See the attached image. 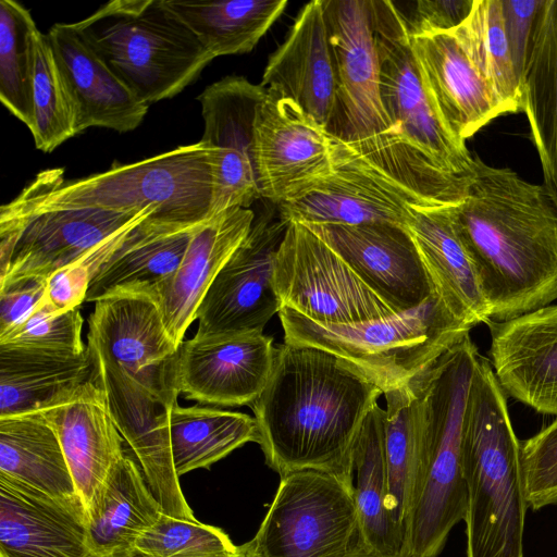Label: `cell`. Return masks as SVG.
Wrapping results in <instances>:
<instances>
[{
	"label": "cell",
	"instance_id": "6da1fadb",
	"mask_svg": "<svg viewBox=\"0 0 557 557\" xmlns=\"http://www.w3.org/2000/svg\"><path fill=\"white\" fill-rule=\"evenodd\" d=\"M382 394L348 361L284 342L268 384L250 405L267 465L280 476L313 469L354 480L355 445Z\"/></svg>",
	"mask_w": 557,
	"mask_h": 557
},
{
	"label": "cell",
	"instance_id": "7a4b0ae2",
	"mask_svg": "<svg viewBox=\"0 0 557 557\" xmlns=\"http://www.w3.org/2000/svg\"><path fill=\"white\" fill-rule=\"evenodd\" d=\"M475 175L454 207L491 320L507 321L557 299V208L544 185L474 157Z\"/></svg>",
	"mask_w": 557,
	"mask_h": 557
},
{
	"label": "cell",
	"instance_id": "3957f363",
	"mask_svg": "<svg viewBox=\"0 0 557 557\" xmlns=\"http://www.w3.org/2000/svg\"><path fill=\"white\" fill-rule=\"evenodd\" d=\"M331 175L276 205L288 222L306 225L391 223L406 227L416 211L457 207L475 175L433 165L407 145L362 148L333 137Z\"/></svg>",
	"mask_w": 557,
	"mask_h": 557
},
{
	"label": "cell",
	"instance_id": "277c9868",
	"mask_svg": "<svg viewBox=\"0 0 557 557\" xmlns=\"http://www.w3.org/2000/svg\"><path fill=\"white\" fill-rule=\"evenodd\" d=\"M222 151L198 141L108 171L66 180L63 169L40 172L10 203L26 210L101 208L154 209L150 218L177 225H200L228 210L221 177Z\"/></svg>",
	"mask_w": 557,
	"mask_h": 557
},
{
	"label": "cell",
	"instance_id": "5b68a950",
	"mask_svg": "<svg viewBox=\"0 0 557 557\" xmlns=\"http://www.w3.org/2000/svg\"><path fill=\"white\" fill-rule=\"evenodd\" d=\"M480 356L469 333L412 379L421 407V457L401 557H437L465 520L463 424Z\"/></svg>",
	"mask_w": 557,
	"mask_h": 557
},
{
	"label": "cell",
	"instance_id": "8992f818",
	"mask_svg": "<svg viewBox=\"0 0 557 557\" xmlns=\"http://www.w3.org/2000/svg\"><path fill=\"white\" fill-rule=\"evenodd\" d=\"M467 557H523L529 508L521 442L506 393L482 355L472 379L463 424Z\"/></svg>",
	"mask_w": 557,
	"mask_h": 557
},
{
	"label": "cell",
	"instance_id": "52a82bcc",
	"mask_svg": "<svg viewBox=\"0 0 557 557\" xmlns=\"http://www.w3.org/2000/svg\"><path fill=\"white\" fill-rule=\"evenodd\" d=\"M278 315L285 343L332 352L383 394L408 384L471 330L436 293L414 309L352 324H322L287 307Z\"/></svg>",
	"mask_w": 557,
	"mask_h": 557
},
{
	"label": "cell",
	"instance_id": "ba28073f",
	"mask_svg": "<svg viewBox=\"0 0 557 557\" xmlns=\"http://www.w3.org/2000/svg\"><path fill=\"white\" fill-rule=\"evenodd\" d=\"M75 25L148 106L180 94L214 59L163 0L110 1Z\"/></svg>",
	"mask_w": 557,
	"mask_h": 557
},
{
	"label": "cell",
	"instance_id": "9c48e42d",
	"mask_svg": "<svg viewBox=\"0 0 557 557\" xmlns=\"http://www.w3.org/2000/svg\"><path fill=\"white\" fill-rule=\"evenodd\" d=\"M250 543L257 557H349L361 546L354 480L313 469L281 476Z\"/></svg>",
	"mask_w": 557,
	"mask_h": 557
},
{
	"label": "cell",
	"instance_id": "30bf717a",
	"mask_svg": "<svg viewBox=\"0 0 557 557\" xmlns=\"http://www.w3.org/2000/svg\"><path fill=\"white\" fill-rule=\"evenodd\" d=\"M156 215L154 209L101 208L0 211V288L25 280H46L115 235Z\"/></svg>",
	"mask_w": 557,
	"mask_h": 557
},
{
	"label": "cell",
	"instance_id": "8fae6325",
	"mask_svg": "<svg viewBox=\"0 0 557 557\" xmlns=\"http://www.w3.org/2000/svg\"><path fill=\"white\" fill-rule=\"evenodd\" d=\"M371 1L379 47L381 96L398 138L443 171L474 175V157L466 141L447 127L426 90L393 1Z\"/></svg>",
	"mask_w": 557,
	"mask_h": 557
},
{
	"label": "cell",
	"instance_id": "7c38bea8",
	"mask_svg": "<svg viewBox=\"0 0 557 557\" xmlns=\"http://www.w3.org/2000/svg\"><path fill=\"white\" fill-rule=\"evenodd\" d=\"M274 284L282 307L322 324H352L398 313L299 222H288L276 255Z\"/></svg>",
	"mask_w": 557,
	"mask_h": 557
},
{
	"label": "cell",
	"instance_id": "4fadbf2b",
	"mask_svg": "<svg viewBox=\"0 0 557 557\" xmlns=\"http://www.w3.org/2000/svg\"><path fill=\"white\" fill-rule=\"evenodd\" d=\"M323 8L337 78L329 133L344 143H403L382 101L372 1L323 0Z\"/></svg>",
	"mask_w": 557,
	"mask_h": 557
},
{
	"label": "cell",
	"instance_id": "5bb4252c",
	"mask_svg": "<svg viewBox=\"0 0 557 557\" xmlns=\"http://www.w3.org/2000/svg\"><path fill=\"white\" fill-rule=\"evenodd\" d=\"M287 225L277 206L255 218L248 235L208 288L196 314L195 336L263 332L282 307L274 268Z\"/></svg>",
	"mask_w": 557,
	"mask_h": 557
},
{
	"label": "cell",
	"instance_id": "9a60e30c",
	"mask_svg": "<svg viewBox=\"0 0 557 557\" xmlns=\"http://www.w3.org/2000/svg\"><path fill=\"white\" fill-rule=\"evenodd\" d=\"M96 374L107 395L111 416L135 454L163 512L196 520L175 471L170 435V404L131 377L87 335Z\"/></svg>",
	"mask_w": 557,
	"mask_h": 557
},
{
	"label": "cell",
	"instance_id": "2e32d148",
	"mask_svg": "<svg viewBox=\"0 0 557 557\" xmlns=\"http://www.w3.org/2000/svg\"><path fill=\"white\" fill-rule=\"evenodd\" d=\"M251 161L260 197L281 205L332 174L333 136L297 104L267 91Z\"/></svg>",
	"mask_w": 557,
	"mask_h": 557
},
{
	"label": "cell",
	"instance_id": "e0dca14e",
	"mask_svg": "<svg viewBox=\"0 0 557 557\" xmlns=\"http://www.w3.org/2000/svg\"><path fill=\"white\" fill-rule=\"evenodd\" d=\"M88 323V334L131 377L164 401L177 403L178 347L151 295L120 293L100 298Z\"/></svg>",
	"mask_w": 557,
	"mask_h": 557
},
{
	"label": "cell",
	"instance_id": "ac0fdd59",
	"mask_svg": "<svg viewBox=\"0 0 557 557\" xmlns=\"http://www.w3.org/2000/svg\"><path fill=\"white\" fill-rule=\"evenodd\" d=\"M275 354L273 338L263 332L194 336L178 348L177 392L202 404L251 405L268 384Z\"/></svg>",
	"mask_w": 557,
	"mask_h": 557
},
{
	"label": "cell",
	"instance_id": "d6986e66",
	"mask_svg": "<svg viewBox=\"0 0 557 557\" xmlns=\"http://www.w3.org/2000/svg\"><path fill=\"white\" fill-rule=\"evenodd\" d=\"M307 226L396 312L414 309L436 293L406 227L391 223Z\"/></svg>",
	"mask_w": 557,
	"mask_h": 557
},
{
	"label": "cell",
	"instance_id": "ffe728a7",
	"mask_svg": "<svg viewBox=\"0 0 557 557\" xmlns=\"http://www.w3.org/2000/svg\"><path fill=\"white\" fill-rule=\"evenodd\" d=\"M39 412L60 440L87 517L107 476L127 453L95 366L87 382Z\"/></svg>",
	"mask_w": 557,
	"mask_h": 557
},
{
	"label": "cell",
	"instance_id": "44dd1931",
	"mask_svg": "<svg viewBox=\"0 0 557 557\" xmlns=\"http://www.w3.org/2000/svg\"><path fill=\"white\" fill-rule=\"evenodd\" d=\"M260 85L297 104L329 132L337 78L323 0L301 8L287 37L269 58Z\"/></svg>",
	"mask_w": 557,
	"mask_h": 557
},
{
	"label": "cell",
	"instance_id": "7402d4cb",
	"mask_svg": "<svg viewBox=\"0 0 557 557\" xmlns=\"http://www.w3.org/2000/svg\"><path fill=\"white\" fill-rule=\"evenodd\" d=\"M490 362L506 394L557 416V305L507 321H487Z\"/></svg>",
	"mask_w": 557,
	"mask_h": 557
},
{
	"label": "cell",
	"instance_id": "603a6c76",
	"mask_svg": "<svg viewBox=\"0 0 557 557\" xmlns=\"http://www.w3.org/2000/svg\"><path fill=\"white\" fill-rule=\"evenodd\" d=\"M47 37L74 104L77 134L94 126L119 133L139 126L149 106L114 74L75 23L54 24Z\"/></svg>",
	"mask_w": 557,
	"mask_h": 557
},
{
	"label": "cell",
	"instance_id": "cb8c5ba5",
	"mask_svg": "<svg viewBox=\"0 0 557 557\" xmlns=\"http://www.w3.org/2000/svg\"><path fill=\"white\" fill-rule=\"evenodd\" d=\"M256 215L249 208L225 210L193 235L176 271L154 292L166 330L180 348L218 272L248 235Z\"/></svg>",
	"mask_w": 557,
	"mask_h": 557
},
{
	"label": "cell",
	"instance_id": "d4e9b609",
	"mask_svg": "<svg viewBox=\"0 0 557 557\" xmlns=\"http://www.w3.org/2000/svg\"><path fill=\"white\" fill-rule=\"evenodd\" d=\"M422 81L442 119L459 139L504 115L491 89L450 33L409 37Z\"/></svg>",
	"mask_w": 557,
	"mask_h": 557
},
{
	"label": "cell",
	"instance_id": "484cf974",
	"mask_svg": "<svg viewBox=\"0 0 557 557\" xmlns=\"http://www.w3.org/2000/svg\"><path fill=\"white\" fill-rule=\"evenodd\" d=\"M0 557H100L86 517L0 475Z\"/></svg>",
	"mask_w": 557,
	"mask_h": 557
},
{
	"label": "cell",
	"instance_id": "4316f807",
	"mask_svg": "<svg viewBox=\"0 0 557 557\" xmlns=\"http://www.w3.org/2000/svg\"><path fill=\"white\" fill-rule=\"evenodd\" d=\"M453 209L418 210L406 228L436 294L456 319L472 329L487 323L491 312L474 263L458 233Z\"/></svg>",
	"mask_w": 557,
	"mask_h": 557
},
{
	"label": "cell",
	"instance_id": "83f0119b",
	"mask_svg": "<svg viewBox=\"0 0 557 557\" xmlns=\"http://www.w3.org/2000/svg\"><path fill=\"white\" fill-rule=\"evenodd\" d=\"M0 475L86 517L60 440L39 411L0 418Z\"/></svg>",
	"mask_w": 557,
	"mask_h": 557
},
{
	"label": "cell",
	"instance_id": "f1b7e54d",
	"mask_svg": "<svg viewBox=\"0 0 557 557\" xmlns=\"http://www.w3.org/2000/svg\"><path fill=\"white\" fill-rule=\"evenodd\" d=\"M151 216L139 223L91 280L85 301L120 293L153 295L178 268L195 232Z\"/></svg>",
	"mask_w": 557,
	"mask_h": 557
},
{
	"label": "cell",
	"instance_id": "f546056e",
	"mask_svg": "<svg viewBox=\"0 0 557 557\" xmlns=\"http://www.w3.org/2000/svg\"><path fill=\"white\" fill-rule=\"evenodd\" d=\"M162 512L141 468L126 453L87 513L89 545L100 557H134L136 541Z\"/></svg>",
	"mask_w": 557,
	"mask_h": 557
},
{
	"label": "cell",
	"instance_id": "4dcf8cb0",
	"mask_svg": "<svg viewBox=\"0 0 557 557\" xmlns=\"http://www.w3.org/2000/svg\"><path fill=\"white\" fill-rule=\"evenodd\" d=\"M92 373L88 346L78 355L0 346V418L39 411Z\"/></svg>",
	"mask_w": 557,
	"mask_h": 557
},
{
	"label": "cell",
	"instance_id": "1f68e13d",
	"mask_svg": "<svg viewBox=\"0 0 557 557\" xmlns=\"http://www.w3.org/2000/svg\"><path fill=\"white\" fill-rule=\"evenodd\" d=\"M521 94L543 185L557 208V0H544L537 14Z\"/></svg>",
	"mask_w": 557,
	"mask_h": 557
},
{
	"label": "cell",
	"instance_id": "d6a6232c",
	"mask_svg": "<svg viewBox=\"0 0 557 557\" xmlns=\"http://www.w3.org/2000/svg\"><path fill=\"white\" fill-rule=\"evenodd\" d=\"M385 409L374 405L357 438L352 455L354 497L360 545L385 557H401L403 537L389 510L384 456Z\"/></svg>",
	"mask_w": 557,
	"mask_h": 557
},
{
	"label": "cell",
	"instance_id": "836d02e7",
	"mask_svg": "<svg viewBox=\"0 0 557 557\" xmlns=\"http://www.w3.org/2000/svg\"><path fill=\"white\" fill-rule=\"evenodd\" d=\"M213 57L251 51L285 11L286 0H163Z\"/></svg>",
	"mask_w": 557,
	"mask_h": 557
},
{
	"label": "cell",
	"instance_id": "e575fe53",
	"mask_svg": "<svg viewBox=\"0 0 557 557\" xmlns=\"http://www.w3.org/2000/svg\"><path fill=\"white\" fill-rule=\"evenodd\" d=\"M171 448L178 476L226 457L246 443L259 444L256 419L249 414L209 407H182L170 413Z\"/></svg>",
	"mask_w": 557,
	"mask_h": 557
},
{
	"label": "cell",
	"instance_id": "d590c367",
	"mask_svg": "<svg viewBox=\"0 0 557 557\" xmlns=\"http://www.w3.org/2000/svg\"><path fill=\"white\" fill-rule=\"evenodd\" d=\"M384 456L388 480L389 510L404 544L421 457L420 398L411 380L383 394ZM403 552V550H401Z\"/></svg>",
	"mask_w": 557,
	"mask_h": 557
},
{
	"label": "cell",
	"instance_id": "8d00e7d4",
	"mask_svg": "<svg viewBox=\"0 0 557 557\" xmlns=\"http://www.w3.org/2000/svg\"><path fill=\"white\" fill-rule=\"evenodd\" d=\"M449 33L491 89L504 115L520 112L521 85L504 27L502 0H473L467 18Z\"/></svg>",
	"mask_w": 557,
	"mask_h": 557
},
{
	"label": "cell",
	"instance_id": "74e56055",
	"mask_svg": "<svg viewBox=\"0 0 557 557\" xmlns=\"http://www.w3.org/2000/svg\"><path fill=\"white\" fill-rule=\"evenodd\" d=\"M267 89L240 76H226L199 96L205 131L200 141L251 161L255 126Z\"/></svg>",
	"mask_w": 557,
	"mask_h": 557
},
{
	"label": "cell",
	"instance_id": "f35d334b",
	"mask_svg": "<svg viewBox=\"0 0 557 557\" xmlns=\"http://www.w3.org/2000/svg\"><path fill=\"white\" fill-rule=\"evenodd\" d=\"M38 30L28 10L0 1V100L29 129L33 126L34 38Z\"/></svg>",
	"mask_w": 557,
	"mask_h": 557
},
{
	"label": "cell",
	"instance_id": "ab89813d",
	"mask_svg": "<svg viewBox=\"0 0 557 557\" xmlns=\"http://www.w3.org/2000/svg\"><path fill=\"white\" fill-rule=\"evenodd\" d=\"M33 115L35 146L51 152L76 135V115L69 89L47 35L34 38Z\"/></svg>",
	"mask_w": 557,
	"mask_h": 557
},
{
	"label": "cell",
	"instance_id": "60d3db41",
	"mask_svg": "<svg viewBox=\"0 0 557 557\" xmlns=\"http://www.w3.org/2000/svg\"><path fill=\"white\" fill-rule=\"evenodd\" d=\"M144 557H235L239 546L220 528L162 512L135 544Z\"/></svg>",
	"mask_w": 557,
	"mask_h": 557
},
{
	"label": "cell",
	"instance_id": "b9f144b4",
	"mask_svg": "<svg viewBox=\"0 0 557 557\" xmlns=\"http://www.w3.org/2000/svg\"><path fill=\"white\" fill-rule=\"evenodd\" d=\"M79 308L59 311L46 300L22 324L1 335L0 346L82 354L87 346L82 341Z\"/></svg>",
	"mask_w": 557,
	"mask_h": 557
},
{
	"label": "cell",
	"instance_id": "7bdbcfd3",
	"mask_svg": "<svg viewBox=\"0 0 557 557\" xmlns=\"http://www.w3.org/2000/svg\"><path fill=\"white\" fill-rule=\"evenodd\" d=\"M521 455L529 508L557 504V418L521 442Z\"/></svg>",
	"mask_w": 557,
	"mask_h": 557
},
{
	"label": "cell",
	"instance_id": "ee69618b",
	"mask_svg": "<svg viewBox=\"0 0 557 557\" xmlns=\"http://www.w3.org/2000/svg\"><path fill=\"white\" fill-rule=\"evenodd\" d=\"M136 226L115 235L78 261L47 277L46 299L48 304L59 311L81 307L96 273Z\"/></svg>",
	"mask_w": 557,
	"mask_h": 557
},
{
	"label": "cell",
	"instance_id": "f6af8a7d",
	"mask_svg": "<svg viewBox=\"0 0 557 557\" xmlns=\"http://www.w3.org/2000/svg\"><path fill=\"white\" fill-rule=\"evenodd\" d=\"M408 37L449 33L469 15L473 0H418L394 2Z\"/></svg>",
	"mask_w": 557,
	"mask_h": 557
},
{
	"label": "cell",
	"instance_id": "bcb514c9",
	"mask_svg": "<svg viewBox=\"0 0 557 557\" xmlns=\"http://www.w3.org/2000/svg\"><path fill=\"white\" fill-rule=\"evenodd\" d=\"M544 0H502L504 27L517 77L522 84L537 14Z\"/></svg>",
	"mask_w": 557,
	"mask_h": 557
},
{
	"label": "cell",
	"instance_id": "7dc6e473",
	"mask_svg": "<svg viewBox=\"0 0 557 557\" xmlns=\"http://www.w3.org/2000/svg\"><path fill=\"white\" fill-rule=\"evenodd\" d=\"M46 300V280H25L0 288V336L22 324Z\"/></svg>",
	"mask_w": 557,
	"mask_h": 557
},
{
	"label": "cell",
	"instance_id": "c3c4849f",
	"mask_svg": "<svg viewBox=\"0 0 557 557\" xmlns=\"http://www.w3.org/2000/svg\"><path fill=\"white\" fill-rule=\"evenodd\" d=\"M134 557H144V556L136 555ZM235 557H257L253 552L250 541L243 545H239V552Z\"/></svg>",
	"mask_w": 557,
	"mask_h": 557
},
{
	"label": "cell",
	"instance_id": "681fc988",
	"mask_svg": "<svg viewBox=\"0 0 557 557\" xmlns=\"http://www.w3.org/2000/svg\"><path fill=\"white\" fill-rule=\"evenodd\" d=\"M349 557H385V556L373 554L371 552L366 550L362 546H359Z\"/></svg>",
	"mask_w": 557,
	"mask_h": 557
}]
</instances>
